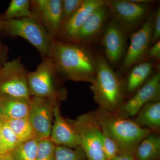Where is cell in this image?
<instances>
[{"label": "cell", "instance_id": "obj_1", "mask_svg": "<svg viewBox=\"0 0 160 160\" xmlns=\"http://www.w3.org/2000/svg\"><path fill=\"white\" fill-rule=\"evenodd\" d=\"M49 57L62 80L91 83L95 77V55L89 46L54 40Z\"/></svg>", "mask_w": 160, "mask_h": 160}, {"label": "cell", "instance_id": "obj_2", "mask_svg": "<svg viewBox=\"0 0 160 160\" xmlns=\"http://www.w3.org/2000/svg\"><path fill=\"white\" fill-rule=\"evenodd\" d=\"M95 55L96 74L90 88L99 109L116 112L124 103L122 80L112 69L102 53Z\"/></svg>", "mask_w": 160, "mask_h": 160}, {"label": "cell", "instance_id": "obj_3", "mask_svg": "<svg viewBox=\"0 0 160 160\" xmlns=\"http://www.w3.org/2000/svg\"><path fill=\"white\" fill-rule=\"evenodd\" d=\"M103 133L114 141L121 151L133 153L140 142L151 133L135 121L123 117L116 112L100 109L94 112Z\"/></svg>", "mask_w": 160, "mask_h": 160}, {"label": "cell", "instance_id": "obj_4", "mask_svg": "<svg viewBox=\"0 0 160 160\" xmlns=\"http://www.w3.org/2000/svg\"><path fill=\"white\" fill-rule=\"evenodd\" d=\"M28 84L31 97L52 98L60 102L66 98L62 79L49 57L42 59L35 71L29 72Z\"/></svg>", "mask_w": 160, "mask_h": 160}, {"label": "cell", "instance_id": "obj_5", "mask_svg": "<svg viewBox=\"0 0 160 160\" xmlns=\"http://www.w3.org/2000/svg\"><path fill=\"white\" fill-rule=\"evenodd\" d=\"M2 31L11 37H20L29 42L42 59L49 57L53 40L41 24L27 18L2 21Z\"/></svg>", "mask_w": 160, "mask_h": 160}, {"label": "cell", "instance_id": "obj_6", "mask_svg": "<svg viewBox=\"0 0 160 160\" xmlns=\"http://www.w3.org/2000/svg\"><path fill=\"white\" fill-rule=\"evenodd\" d=\"M67 122L79 139L80 146L88 160H107L103 152L101 136L102 129L95 112H88Z\"/></svg>", "mask_w": 160, "mask_h": 160}, {"label": "cell", "instance_id": "obj_7", "mask_svg": "<svg viewBox=\"0 0 160 160\" xmlns=\"http://www.w3.org/2000/svg\"><path fill=\"white\" fill-rule=\"evenodd\" d=\"M106 5L112 18L127 35L139 29L153 8L152 4H140L132 0H106Z\"/></svg>", "mask_w": 160, "mask_h": 160}, {"label": "cell", "instance_id": "obj_8", "mask_svg": "<svg viewBox=\"0 0 160 160\" xmlns=\"http://www.w3.org/2000/svg\"><path fill=\"white\" fill-rule=\"evenodd\" d=\"M29 72L19 57L6 62L0 67V95L30 99Z\"/></svg>", "mask_w": 160, "mask_h": 160}, {"label": "cell", "instance_id": "obj_9", "mask_svg": "<svg viewBox=\"0 0 160 160\" xmlns=\"http://www.w3.org/2000/svg\"><path fill=\"white\" fill-rule=\"evenodd\" d=\"M152 22L153 14L151 13L139 29L131 34L130 44L121 66L122 71L146 61V54L152 45Z\"/></svg>", "mask_w": 160, "mask_h": 160}, {"label": "cell", "instance_id": "obj_10", "mask_svg": "<svg viewBox=\"0 0 160 160\" xmlns=\"http://www.w3.org/2000/svg\"><path fill=\"white\" fill-rule=\"evenodd\" d=\"M49 98L31 97L28 119L39 140L49 138L53 119V109L59 103Z\"/></svg>", "mask_w": 160, "mask_h": 160}, {"label": "cell", "instance_id": "obj_11", "mask_svg": "<svg viewBox=\"0 0 160 160\" xmlns=\"http://www.w3.org/2000/svg\"><path fill=\"white\" fill-rule=\"evenodd\" d=\"M127 35L112 18L106 23L100 42L105 58L110 66H116L124 58L126 51Z\"/></svg>", "mask_w": 160, "mask_h": 160}, {"label": "cell", "instance_id": "obj_12", "mask_svg": "<svg viewBox=\"0 0 160 160\" xmlns=\"http://www.w3.org/2000/svg\"><path fill=\"white\" fill-rule=\"evenodd\" d=\"M160 96V74L158 72L138 89L132 98L123 103L116 113L124 118L134 116L146 104L159 100Z\"/></svg>", "mask_w": 160, "mask_h": 160}, {"label": "cell", "instance_id": "obj_13", "mask_svg": "<svg viewBox=\"0 0 160 160\" xmlns=\"http://www.w3.org/2000/svg\"><path fill=\"white\" fill-rule=\"evenodd\" d=\"M111 16L106 3L94 10L83 24L72 43L89 46L100 41L106 23Z\"/></svg>", "mask_w": 160, "mask_h": 160}, {"label": "cell", "instance_id": "obj_14", "mask_svg": "<svg viewBox=\"0 0 160 160\" xmlns=\"http://www.w3.org/2000/svg\"><path fill=\"white\" fill-rule=\"evenodd\" d=\"M106 0H84L74 15L61 28L57 39L61 42H72L75 37L90 14Z\"/></svg>", "mask_w": 160, "mask_h": 160}, {"label": "cell", "instance_id": "obj_15", "mask_svg": "<svg viewBox=\"0 0 160 160\" xmlns=\"http://www.w3.org/2000/svg\"><path fill=\"white\" fill-rule=\"evenodd\" d=\"M50 139L56 146H63L71 148L80 146L79 139L72 126L63 117L59 103L53 109V119Z\"/></svg>", "mask_w": 160, "mask_h": 160}, {"label": "cell", "instance_id": "obj_16", "mask_svg": "<svg viewBox=\"0 0 160 160\" xmlns=\"http://www.w3.org/2000/svg\"><path fill=\"white\" fill-rule=\"evenodd\" d=\"M62 0H49L38 21L53 41L57 39L62 27Z\"/></svg>", "mask_w": 160, "mask_h": 160}, {"label": "cell", "instance_id": "obj_17", "mask_svg": "<svg viewBox=\"0 0 160 160\" xmlns=\"http://www.w3.org/2000/svg\"><path fill=\"white\" fill-rule=\"evenodd\" d=\"M30 100L0 95L1 121L28 118Z\"/></svg>", "mask_w": 160, "mask_h": 160}, {"label": "cell", "instance_id": "obj_18", "mask_svg": "<svg viewBox=\"0 0 160 160\" xmlns=\"http://www.w3.org/2000/svg\"><path fill=\"white\" fill-rule=\"evenodd\" d=\"M136 122L138 125L151 132H158L160 129V102H150L138 112Z\"/></svg>", "mask_w": 160, "mask_h": 160}, {"label": "cell", "instance_id": "obj_19", "mask_svg": "<svg viewBox=\"0 0 160 160\" xmlns=\"http://www.w3.org/2000/svg\"><path fill=\"white\" fill-rule=\"evenodd\" d=\"M154 66L152 62L146 61L131 67L126 83L127 91L133 92L146 83L152 73Z\"/></svg>", "mask_w": 160, "mask_h": 160}, {"label": "cell", "instance_id": "obj_20", "mask_svg": "<svg viewBox=\"0 0 160 160\" xmlns=\"http://www.w3.org/2000/svg\"><path fill=\"white\" fill-rule=\"evenodd\" d=\"M160 154L159 136L151 133L140 142L134 152L136 160H155Z\"/></svg>", "mask_w": 160, "mask_h": 160}, {"label": "cell", "instance_id": "obj_21", "mask_svg": "<svg viewBox=\"0 0 160 160\" xmlns=\"http://www.w3.org/2000/svg\"><path fill=\"white\" fill-rule=\"evenodd\" d=\"M1 121L8 125L21 142L37 138L28 118Z\"/></svg>", "mask_w": 160, "mask_h": 160}, {"label": "cell", "instance_id": "obj_22", "mask_svg": "<svg viewBox=\"0 0 160 160\" xmlns=\"http://www.w3.org/2000/svg\"><path fill=\"white\" fill-rule=\"evenodd\" d=\"M38 139L22 142L10 152L12 160H36Z\"/></svg>", "mask_w": 160, "mask_h": 160}, {"label": "cell", "instance_id": "obj_23", "mask_svg": "<svg viewBox=\"0 0 160 160\" xmlns=\"http://www.w3.org/2000/svg\"><path fill=\"white\" fill-rule=\"evenodd\" d=\"M22 18L32 19L29 0H12L6 12L1 16L2 21Z\"/></svg>", "mask_w": 160, "mask_h": 160}, {"label": "cell", "instance_id": "obj_24", "mask_svg": "<svg viewBox=\"0 0 160 160\" xmlns=\"http://www.w3.org/2000/svg\"><path fill=\"white\" fill-rule=\"evenodd\" d=\"M0 136L3 151L6 154H10L20 142L13 132L5 122L1 121Z\"/></svg>", "mask_w": 160, "mask_h": 160}, {"label": "cell", "instance_id": "obj_25", "mask_svg": "<svg viewBox=\"0 0 160 160\" xmlns=\"http://www.w3.org/2000/svg\"><path fill=\"white\" fill-rule=\"evenodd\" d=\"M54 160H88L81 146L71 148L63 146H56Z\"/></svg>", "mask_w": 160, "mask_h": 160}, {"label": "cell", "instance_id": "obj_26", "mask_svg": "<svg viewBox=\"0 0 160 160\" xmlns=\"http://www.w3.org/2000/svg\"><path fill=\"white\" fill-rule=\"evenodd\" d=\"M56 146L49 138L39 140L36 160H54Z\"/></svg>", "mask_w": 160, "mask_h": 160}, {"label": "cell", "instance_id": "obj_27", "mask_svg": "<svg viewBox=\"0 0 160 160\" xmlns=\"http://www.w3.org/2000/svg\"><path fill=\"white\" fill-rule=\"evenodd\" d=\"M84 1L62 0V27L79 9Z\"/></svg>", "mask_w": 160, "mask_h": 160}, {"label": "cell", "instance_id": "obj_28", "mask_svg": "<svg viewBox=\"0 0 160 160\" xmlns=\"http://www.w3.org/2000/svg\"><path fill=\"white\" fill-rule=\"evenodd\" d=\"M101 138L103 152L107 160L111 159L121 152V149L117 143L103 133L102 131L101 133Z\"/></svg>", "mask_w": 160, "mask_h": 160}, {"label": "cell", "instance_id": "obj_29", "mask_svg": "<svg viewBox=\"0 0 160 160\" xmlns=\"http://www.w3.org/2000/svg\"><path fill=\"white\" fill-rule=\"evenodd\" d=\"M49 0H31L30 10L32 19L38 22L40 15L47 6Z\"/></svg>", "mask_w": 160, "mask_h": 160}, {"label": "cell", "instance_id": "obj_30", "mask_svg": "<svg viewBox=\"0 0 160 160\" xmlns=\"http://www.w3.org/2000/svg\"><path fill=\"white\" fill-rule=\"evenodd\" d=\"M153 14L152 36V45L159 41L160 38V8L159 6Z\"/></svg>", "mask_w": 160, "mask_h": 160}, {"label": "cell", "instance_id": "obj_31", "mask_svg": "<svg viewBox=\"0 0 160 160\" xmlns=\"http://www.w3.org/2000/svg\"><path fill=\"white\" fill-rule=\"evenodd\" d=\"M158 41L150 46L146 56V61L154 59L159 61L160 59V42Z\"/></svg>", "mask_w": 160, "mask_h": 160}, {"label": "cell", "instance_id": "obj_32", "mask_svg": "<svg viewBox=\"0 0 160 160\" xmlns=\"http://www.w3.org/2000/svg\"><path fill=\"white\" fill-rule=\"evenodd\" d=\"M2 31V20L0 16V33ZM8 49L6 46H3L0 42V66H2L6 62Z\"/></svg>", "mask_w": 160, "mask_h": 160}, {"label": "cell", "instance_id": "obj_33", "mask_svg": "<svg viewBox=\"0 0 160 160\" xmlns=\"http://www.w3.org/2000/svg\"><path fill=\"white\" fill-rule=\"evenodd\" d=\"M110 160H136L133 153L121 151Z\"/></svg>", "mask_w": 160, "mask_h": 160}, {"label": "cell", "instance_id": "obj_34", "mask_svg": "<svg viewBox=\"0 0 160 160\" xmlns=\"http://www.w3.org/2000/svg\"><path fill=\"white\" fill-rule=\"evenodd\" d=\"M1 125V124H0ZM9 154H6L3 151L2 147V143H1V136H0V157L4 156L6 155Z\"/></svg>", "mask_w": 160, "mask_h": 160}, {"label": "cell", "instance_id": "obj_35", "mask_svg": "<svg viewBox=\"0 0 160 160\" xmlns=\"http://www.w3.org/2000/svg\"><path fill=\"white\" fill-rule=\"evenodd\" d=\"M1 66H0V67H1ZM0 124H1V115H0Z\"/></svg>", "mask_w": 160, "mask_h": 160}]
</instances>
